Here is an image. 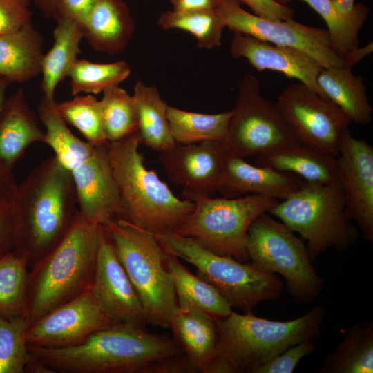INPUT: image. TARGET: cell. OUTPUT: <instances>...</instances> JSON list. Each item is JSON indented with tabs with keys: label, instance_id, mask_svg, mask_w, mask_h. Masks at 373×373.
<instances>
[{
	"label": "cell",
	"instance_id": "obj_34",
	"mask_svg": "<svg viewBox=\"0 0 373 373\" xmlns=\"http://www.w3.org/2000/svg\"><path fill=\"white\" fill-rule=\"evenodd\" d=\"M157 24L163 29H180L191 33L200 48L211 49L221 46L225 28L216 10L163 12Z\"/></svg>",
	"mask_w": 373,
	"mask_h": 373
},
{
	"label": "cell",
	"instance_id": "obj_30",
	"mask_svg": "<svg viewBox=\"0 0 373 373\" xmlns=\"http://www.w3.org/2000/svg\"><path fill=\"white\" fill-rule=\"evenodd\" d=\"M166 266L178 304L193 305L216 320L227 316L233 311L227 300L212 285L190 272L177 257L167 254Z\"/></svg>",
	"mask_w": 373,
	"mask_h": 373
},
{
	"label": "cell",
	"instance_id": "obj_16",
	"mask_svg": "<svg viewBox=\"0 0 373 373\" xmlns=\"http://www.w3.org/2000/svg\"><path fill=\"white\" fill-rule=\"evenodd\" d=\"M336 159L347 216L363 239L373 242V147L348 131Z\"/></svg>",
	"mask_w": 373,
	"mask_h": 373
},
{
	"label": "cell",
	"instance_id": "obj_6",
	"mask_svg": "<svg viewBox=\"0 0 373 373\" xmlns=\"http://www.w3.org/2000/svg\"><path fill=\"white\" fill-rule=\"evenodd\" d=\"M142 303L146 323L169 328L178 307L167 254L155 235L122 218L104 226Z\"/></svg>",
	"mask_w": 373,
	"mask_h": 373
},
{
	"label": "cell",
	"instance_id": "obj_2",
	"mask_svg": "<svg viewBox=\"0 0 373 373\" xmlns=\"http://www.w3.org/2000/svg\"><path fill=\"white\" fill-rule=\"evenodd\" d=\"M28 347L55 373H154L162 361L184 354L174 338L128 323H113L70 347Z\"/></svg>",
	"mask_w": 373,
	"mask_h": 373
},
{
	"label": "cell",
	"instance_id": "obj_44",
	"mask_svg": "<svg viewBox=\"0 0 373 373\" xmlns=\"http://www.w3.org/2000/svg\"><path fill=\"white\" fill-rule=\"evenodd\" d=\"M331 1L341 15L362 28L370 12L368 7L362 3L355 4V0Z\"/></svg>",
	"mask_w": 373,
	"mask_h": 373
},
{
	"label": "cell",
	"instance_id": "obj_37",
	"mask_svg": "<svg viewBox=\"0 0 373 373\" xmlns=\"http://www.w3.org/2000/svg\"><path fill=\"white\" fill-rule=\"evenodd\" d=\"M107 141L122 139L137 131L133 95L118 86L107 88L99 100Z\"/></svg>",
	"mask_w": 373,
	"mask_h": 373
},
{
	"label": "cell",
	"instance_id": "obj_27",
	"mask_svg": "<svg viewBox=\"0 0 373 373\" xmlns=\"http://www.w3.org/2000/svg\"><path fill=\"white\" fill-rule=\"evenodd\" d=\"M54 44L42 58L41 88L44 97L55 99L57 84L68 77V73L81 53L80 43L84 37V28L78 22L59 17L55 19Z\"/></svg>",
	"mask_w": 373,
	"mask_h": 373
},
{
	"label": "cell",
	"instance_id": "obj_25",
	"mask_svg": "<svg viewBox=\"0 0 373 373\" xmlns=\"http://www.w3.org/2000/svg\"><path fill=\"white\" fill-rule=\"evenodd\" d=\"M44 55L43 37L32 23L0 34V75L10 82H25L41 74Z\"/></svg>",
	"mask_w": 373,
	"mask_h": 373
},
{
	"label": "cell",
	"instance_id": "obj_13",
	"mask_svg": "<svg viewBox=\"0 0 373 373\" xmlns=\"http://www.w3.org/2000/svg\"><path fill=\"white\" fill-rule=\"evenodd\" d=\"M276 103L303 144L336 157L350 123L339 108L300 82Z\"/></svg>",
	"mask_w": 373,
	"mask_h": 373
},
{
	"label": "cell",
	"instance_id": "obj_20",
	"mask_svg": "<svg viewBox=\"0 0 373 373\" xmlns=\"http://www.w3.org/2000/svg\"><path fill=\"white\" fill-rule=\"evenodd\" d=\"M303 182L294 174L252 165L243 157L228 153L218 191L227 198L256 195L284 200Z\"/></svg>",
	"mask_w": 373,
	"mask_h": 373
},
{
	"label": "cell",
	"instance_id": "obj_11",
	"mask_svg": "<svg viewBox=\"0 0 373 373\" xmlns=\"http://www.w3.org/2000/svg\"><path fill=\"white\" fill-rule=\"evenodd\" d=\"M222 144L229 154L245 158L303 143L276 103L262 95L259 80L247 74L240 82Z\"/></svg>",
	"mask_w": 373,
	"mask_h": 373
},
{
	"label": "cell",
	"instance_id": "obj_28",
	"mask_svg": "<svg viewBox=\"0 0 373 373\" xmlns=\"http://www.w3.org/2000/svg\"><path fill=\"white\" fill-rule=\"evenodd\" d=\"M137 119L140 143L148 149L161 153L175 144L167 118L169 105L155 86L138 81L133 95Z\"/></svg>",
	"mask_w": 373,
	"mask_h": 373
},
{
	"label": "cell",
	"instance_id": "obj_42",
	"mask_svg": "<svg viewBox=\"0 0 373 373\" xmlns=\"http://www.w3.org/2000/svg\"><path fill=\"white\" fill-rule=\"evenodd\" d=\"M236 1L247 6L253 14L267 19L283 21L294 18V9L276 0Z\"/></svg>",
	"mask_w": 373,
	"mask_h": 373
},
{
	"label": "cell",
	"instance_id": "obj_45",
	"mask_svg": "<svg viewBox=\"0 0 373 373\" xmlns=\"http://www.w3.org/2000/svg\"><path fill=\"white\" fill-rule=\"evenodd\" d=\"M17 187L12 170L0 160V211L10 207Z\"/></svg>",
	"mask_w": 373,
	"mask_h": 373
},
{
	"label": "cell",
	"instance_id": "obj_35",
	"mask_svg": "<svg viewBox=\"0 0 373 373\" xmlns=\"http://www.w3.org/2000/svg\"><path fill=\"white\" fill-rule=\"evenodd\" d=\"M131 74L129 65L125 61L97 64L85 59H77L72 66L70 77L71 93L99 94L108 88L118 86Z\"/></svg>",
	"mask_w": 373,
	"mask_h": 373
},
{
	"label": "cell",
	"instance_id": "obj_21",
	"mask_svg": "<svg viewBox=\"0 0 373 373\" xmlns=\"http://www.w3.org/2000/svg\"><path fill=\"white\" fill-rule=\"evenodd\" d=\"M169 328L195 372L207 373L216 352V320L193 305L178 304Z\"/></svg>",
	"mask_w": 373,
	"mask_h": 373
},
{
	"label": "cell",
	"instance_id": "obj_22",
	"mask_svg": "<svg viewBox=\"0 0 373 373\" xmlns=\"http://www.w3.org/2000/svg\"><path fill=\"white\" fill-rule=\"evenodd\" d=\"M83 28L84 37L93 49L114 55L126 48L135 25L122 0H94Z\"/></svg>",
	"mask_w": 373,
	"mask_h": 373
},
{
	"label": "cell",
	"instance_id": "obj_38",
	"mask_svg": "<svg viewBox=\"0 0 373 373\" xmlns=\"http://www.w3.org/2000/svg\"><path fill=\"white\" fill-rule=\"evenodd\" d=\"M30 325L26 314L13 318L0 316V373H24L30 356L26 340Z\"/></svg>",
	"mask_w": 373,
	"mask_h": 373
},
{
	"label": "cell",
	"instance_id": "obj_4",
	"mask_svg": "<svg viewBox=\"0 0 373 373\" xmlns=\"http://www.w3.org/2000/svg\"><path fill=\"white\" fill-rule=\"evenodd\" d=\"M104 231L78 213L62 240L31 267L26 310L30 324L92 287Z\"/></svg>",
	"mask_w": 373,
	"mask_h": 373
},
{
	"label": "cell",
	"instance_id": "obj_17",
	"mask_svg": "<svg viewBox=\"0 0 373 373\" xmlns=\"http://www.w3.org/2000/svg\"><path fill=\"white\" fill-rule=\"evenodd\" d=\"M71 173L78 211L82 218L102 226L111 219L121 218L119 192L108 158L106 143L95 146L91 155Z\"/></svg>",
	"mask_w": 373,
	"mask_h": 373
},
{
	"label": "cell",
	"instance_id": "obj_40",
	"mask_svg": "<svg viewBox=\"0 0 373 373\" xmlns=\"http://www.w3.org/2000/svg\"><path fill=\"white\" fill-rule=\"evenodd\" d=\"M313 340L295 344L258 368L256 373H292L298 363L305 356L316 352Z\"/></svg>",
	"mask_w": 373,
	"mask_h": 373
},
{
	"label": "cell",
	"instance_id": "obj_24",
	"mask_svg": "<svg viewBox=\"0 0 373 373\" xmlns=\"http://www.w3.org/2000/svg\"><path fill=\"white\" fill-rule=\"evenodd\" d=\"M256 162L257 165L294 174L308 182H338L336 157L304 144L257 155Z\"/></svg>",
	"mask_w": 373,
	"mask_h": 373
},
{
	"label": "cell",
	"instance_id": "obj_8",
	"mask_svg": "<svg viewBox=\"0 0 373 373\" xmlns=\"http://www.w3.org/2000/svg\"><path fill=\"white\" fill-rule=\"evenodd\" d=\"M154 235L166 253L193 265L197 275L212 285L232 308L252 312L260 303L281 296L285 285L275 274L215 253L191 237L175 232Z\"/></svg>",
	"mask_w": 373,
	"mask_h": 373
},
{
	"label": "cell",
	"instance_id": "obj_14",
	"mask_svg": "<svg viewBox=\"0 0 373 373\" xmlns=\"http://www.w3.org/2000/svg\"><path fill=\"white\" fill-rule=\"evenodd\" d=\"M113 323L91 287L31 323L27 343L44 347H70Z\"/></svg>",
	"mask_w": 373,
	"mask_h": 373
},
{
	"label": "cell",
	"instance_id": "obj_29",
	"mask_svg": "<svg viewBox=\"0 0 373 373\" xmlns=\"http://www.w3.org/2000/svg\"><path fill=\"white\" fill-rule=\"evenodd\" d=\"M319 373H372L373 321L347 329L336 347L325 358Z\"/></svg>",
	"mask_w": 373,
	"mask_h": 373
},
{
	"label": "cell",
	"instance_id": "obj_32",
	"mask_svg": "<svg viewBox=\"0 0 373 373\" xmlns=\"http://www.w3.org/2000/svg\"><path fill=\"white\" fill-rule=\"evenodd\" d=\"M231 115L232 110L216 114L191 112L170 106L167 110L172 137L179 144L222 142Z\"/></svg>",
	"mask_w": 373,
	"mask_h": 373
},
{
	"label": "cell",
	"instance_id": "obj_12",
	"mask_svg": "<svg viewBox=\"0 0 373 373\" xmlns=\"http://www.w3.org/2000/svg\"><path fill=\"white\" fill-rule=\"evenodd\" d=\"M216 10L224 26L233 32L296 48L312 57L323 68L347 67L345 57L332 46L327 29L306 26L293 19H267L247 12L236 0H218Z\"/></svg>",
	"mask_w": 373,
	"mask_h": 373
},
{
	"label": "cell",
	"instance_id": "obj_15",
	"mask_svg": "<svg viewBox=\"0 0 373 373\" xmlns=\"http://www.w3.org/2000/svg\"><path fill=\"white\" fill-rule=\"evenodd\" d=\"M227 155L220 141L175 143L159 153V160L168 178L182 188L184 199L193 202L218 191Z\"/></svg>",
	"mask_w": 373,
	"mask_h": 373
},
{
	"label": "cell",
	"instance_id": "obj_3",
	"mask_svg": "<svg viewBox=\"0 0 373 373\" xmlns=\"http://www.w3.org/2000/svg\"><path fill=\"white\" fill-rule=\"evenodd\" d=\"M326 312L324 307L315 306L298 318L282 321L232 311L216 320V352L207 373H256L289 347L314 341Z\"/></svg>",
	"mask_w": 373,
	"mask_h": 373
},
{
	"label": "cell",
	"instance_id": "obj_36",
	"mask_svg": "<svg viewBox=\"0 0 373 373\" xmlns=\"http://www.w3.org/2000/svg\"><path fill=\"white\" fill-rule=\"evenodd\" d=\"M56 107L64 120L76 128L90 144L99 146L107 142L100 102L94 96L76 95L56 102Z\"/></svg>",
	"mask_w": 373,
	"mask_h": 373
},
{
	"label": "cell",
	"instance_id": "obj_41",
	"mask_svg": "<svg viewBox=\"0 0 373 373\" xmlns=\"http://www.w3.org/2000/svg\"><path fill=\"white\" fill-rule=\"evenodd\" d=\"M30 0H0V34L14 32L32 23Z\"/></svg>",
	"mask_w": 373,
	"mask_h": 373
},
{
	"label": "cell",
	"instance_id": "obj_9",
	"mask_svg": "<svg viewBox=\"0 0 373 373\" xmlns=\"http://www.w3.org/2000/svg\"><path fill=\"white\" fill-rule=\"evenodd\" d=\"M260 215L245 238L249 260L256 267L279 274L289 293L299 305L313 303L323 289V280L312 265L306 245L284 223Z\"/></svg>",
	"mask_w": 373,
	"mask_h": 373
},
{
	"label": "cell",
	"instance_id": "obj_46",
	"mask_svg": "<svg viewBox=\"0 0 373 373\" xmlns=\"http://www.w3.org/2000/svg\"><path fill=\"white\" fill-rule=\"evenodd\" d=\"M14 226L10 207L0 211V258L12 251Z\"/></svg>",
	"mask_w": 373,
	"mask_h": 373
},
{
	"label": "cell",
	"instance_id": "obj_19",
	"mask_svg": "<svg viewBox=\"0 0 373 373\" xmlns=\"http://www.w3.org/2000/svg\"><path fill=\"white\" fill-rule=\"evenodd\" d=\"M230 54L235 59H246L259 72L277 71L286 77L297 79L323 97L316 82L317 76L323 68L312 57L299 49L234 32Z\"/></svg>",
	"mask_w": 373,
	"mask_h": 373
},
{
	"label": "cell",
	"instance_id": "obj_49",
	"mask_svg": "<svg viewBox=\"0 0 373 373\" xmlns=\"http://www.w3.org/2000/svg\"><path fill=\"white\" fill-rule=\"evenodd\" d=\"M57 0H34L35 6L46 17H57Z\"/></svg>",
	"mask_w": 373,
	"mask_h": 373
},
{
	"label": "cell",
	"instance_id": "obj_18",
	"mask_svg": "<svg viewBox=\"0 0 373 373\" xmlns=\"http://www.w3.org/2000/svg\"><path fill=\"white\" fill-rule=\"evenodd\" d=\"M92 289L115 323L145 327L147 323L142 303L105 227L98 250Z\"/></svg>",
	"mask_w": 373,
	"mask_h": 373
},
{
	"label": "cell",
	"instance_id": "obj_10",
	"mask_svg": "<svg viewBox=\"0 0 373 373\" xmlns=\"http://www.w3.org/2000/svg\"><path fill=\"white\" fill-rule=\"evenodd\" d=\"M278 202L256 195L199 198L193 201V209L175 233L191 237L215 253L245 262L249 260L245 238L250 225Z\"/></svg>",
	"mask_w": 373,
	"mask_h": 373
},
{
	"label": "cell",
	"instance_id": "obj_31",
	"mask_svg": "<svg viewBox=\"0 0 373 373\" xmlns=\"http://www.w3.org/2000/svg\"><path fill=\"white\" fill-rule=\"evenodd\" d=\"M38 115L44 127V142L53 150L57 161L72 171L93 152L95 146L75 136L57 110L55 99L43 96Z\"/></svg>",
	"mask_w": 373,
	"mask_h": 373
},
{
	"label": "cell",
	"instance_id": "obj_47",
	"mask_svg": "<svg viewBox=\"0 0 373 373\" xmlns=\"http://www.w3.org/2000/svg\"><path fill=\"white\" fill-rule=\"evenodd\" d=\"M173 10L195 11L216 10L218 0H171Z\"/></svg>",
	"mask_w": 373,
	"mask_h": 373
},
{
	"label": "cell",
	"instance_id": "obj_1",
	"mask_svg": "<svg viewBox=\"0 0 373 373\" xmlns=\"http://www.w3.org/2000/svg\"><path fill=\"white\" fill-rule=\"evenodd\" d=\"M10 211L12 251L27 254L31 268L57 246L78 215L71 171L55 156L44 160L17 184Z\"/></svg>",
	"mask_w": 373,
	"mask_h": 373
},
{
	"label": "cell",
	"instance_id": "obj_43",
	"mask_svg": "<svg viewBox=\"0 0 373 373\" xmlns=\"http://www.w3.org/2000/svg\"><path fill=\"white\" fill-rule=\"evenodd\" d=\"M56 1V19L59 17L70 19L83 26L94 0H57Z\"/></svg>",
	"mask_w": 373,
	"mask_h": 373
},
{
	"label": "cell",
	"instance_id": "obj_39",
	"mask_svg": "<svg viewBox=\"0 0 373 373\" xmlns=\"http://www.w3.org/2000/svg\"><path fill=\"white\" fill-rule=\"evenodd\" d=\"M280 3L290 0H276ZM306 3L324 20L331 44L341 55L358 47L361 27L341 15L331 0H301Z\"/></svg>",
	"mask_w": 373,
	"mask_h": 373
},
{
	"label": "cell",
	"instance_id": "obj_33",
	"mask_svg": "<svg viewBox=\"0 0 373 373\" xmlns=\"http://www.w3.org/2000/svg\"><path fill=\"white\" fill-rule=\"evenodd\" d=\"M27 254L11 251L0 258V316L13 318L26 314L29 274Z\"/></svg>",
	"mask_w": 373,
	"mask_h": 373
},
{
	"label": "cell",
	"instance_id": "obj_23",
	"mask_svg": "<svg viewBox=\"0 0 373 373\" xmlns=\"http://www.w3.org/2000/svg\"><path fill=\"white\" fill-rule=\"evenodd\" d=\"M37 142H44V132L20 88L6 99L0 118V160L12 170L26 149Z\"/></svg>",
	"mask_w": 373,
	"mask_h": 373
},
{
	"label": "cell",
	"instance_id": "obj_26",
	"mask_svg": "<svg viewBox=\"0 0 373 373\" xmlns=\"http://www.w3.org/2000/svg\"><path fill=\"white\" fill-rule=\"evenodd\" d=\"M316 82L323 96L339 108L350 122L367 124L372 122V108L366 87L361 77L354 75L352 68H323Z\"/></svg>",
	"mask_w": 373,
	"mask_h": 373
},
{
	"label": "cell",
	"instance_id": "obj_48",
	"mask_svg": "<svg viewBox=\"0 0 373 373\" xmlns=\"http://www.w3.org/2000/svg\"><path fill=\"white\" fill-rule=\"evenodd\" d=\"M24 373L55 372L30 352V356L26 365Z\"/></svg>",
	"mask_w": 373,
	"mask_h": 373
},
{
	"label": "cell",
	"instance_id": "obj_5",
	"mask_svg": "<svg viewBox=\"0 0 373 373\" xmlns=\"http://www.w3.org/2000/svg\"><path fill=\"white\" fill-rule=\"evenodd\" d=\"M137 131L106 142L108 158L122 204L121 218L153 234L175 232L195 207L176 197L139 151Z\"/></svg>",
	"mask_w": 373,
	"mask_h": 373
},
{
	"label": "cell",
	"instance_id": "obj_50",
	"mask_svg": "<svg viewBox=\"0 0 373 373\" xmlns=\"http://www.w3.org/2000/svg\"><path fill=\"white\" fill-rule=\"evenodd\" d=\"M10 81L7 78L0 75V118L6 102V93Z\"/></svg>",
	"mask_w": 373,
	"mask_h": 373
},
{
	"label": "cell",
	"instance_id": "obj_7",
	"mask_svg": "<svg viewBox=\"0 0 373 373\" xmlns=\"http://www.w3.org/2000/svg\"><path fill=\"white\" fill-rule=\"evenodd\" d=\"M268 213L307 242L312 261L328 249L346 251L358 240L359 231L347 216L339 182L303 181L296 192L279 201Z\"/></svg>",
	"mask_w": 373,
	"mask_h": 373
}]
</instances>
